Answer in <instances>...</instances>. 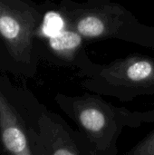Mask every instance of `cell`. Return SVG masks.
I'll return each instance as SVG.
<instances>
[{"label":"cell","instance_id":"30bf717a","mask_svg":"<svg viewBox=\"0 0 154 155\" xmlns=\"http://www.w3.org/2000/svg\"><path fill=\"white\" fill-rule=\"evenodd\" d=\"M81 136V135H80ZM81 139H82V147H83V155H96L94 154V153H93L91 151H90V149L88 148V146H87V144H86V143L84 142V140L82 138V136H81Z\"/></svg>","mask_w":154,"mask_h":155},{"label":"cell","instance_id":"3957f363","mask_svg":"<svg viewBox=\"0 0 154 155\" xmlns=\"http://www.w3.org/2000/svg\"><path fill=\"white\" fill-rule=\"evenodd\" d=\"M81 85L96 95L129 103L141 96H154V57L132 54L109 64H94L90 58L78 69Z\"/></svg>","mask_w":154,"mask_h":155},{"label":"cell","instance_id":"7a4b0ae2","mask_svg":"<svg viewBox=\"0 0 154 155\" xmlns=\"http://www.w3.org/2000/svg\"><path fill=\"white\" fill-rule=\"evenodd\" d=\"M58 11L66 27L84 41L120 40L154 50V26L141 22L123 5L109 0H64Z\"/></svg>","mask_w":154,"mask_h":155},{"label":"cell","instance_id":"5b68a950","mask_svg":"<svg viewBox=\"0 0 154 155\" xmlns=\"http://www.w3.org/2000/svg\"><path fill=\"white\" fill-rule=\"evenodd\" d=\"M0 138L9 155H46L38 132L25 124L1 91Z\"/></svg>","mask_w":154,"mask_h":155},{"label":"cell","instance_id":"9c48e42d","mask_svg":"<svg viewBox=\"0 0 154 155\" xmlns=\"http://www.w3.org/2000/svg\"><path fill=\"white\" fill-rule=\"evenodd\" d=\"M125 155H154V129L131 148Z\"/></svg>","mask_w":154,"mask_h":155},{"label":"cell","instance_id":"ba28073f","mask_svg":"<svg viewBox=\"0 0 154 155\" xmlns=\"http://www.w3.org/2000/svg\"><path fill=\"white\" fill-rule=\"evenodd\" d=\"M65 28L66 24L62 14L59 11H49L42 18L36 36L48 39L58 35Z\"/></svg>","mask_w":154,"mask_h":155},{"label":"cell","instance_id":"6da1fadb","mask_svg":"<svg viewBox=\"0 0 154 155\" xmlns=\"http://www.w3.org/2000/svg\"><path fill=\"white\" fill-rule=\"evenodd\" d=\"M54 101L96 155H119L118 141L126 128L154 124V108L132 111L115 106L96 94H57Z\"/></svg>","mask_w":154,"mask_h":155},{"label":"cell","instance_id":"8992f818","mask_svg":"<svg viewBox=\"0 0 154 155\" xmlns=\"http://www.w3.org/2000/svg\"><path fill=\"white\" fill-rule=\"evenodd\" d=\"M37 132L46 155H83L80 134L58 115L42 113L37 118Z\"/></svg>","mask_w":154,"mask_h":155},{"label":"cell","instance_id":"52a82bcc","mask_svg":"<svg viewBox=\"0 0 154 155\" xmlns=\"http://www.w3.org/2000/svg\"><path fill=\"white\" fill-rule=\"evenodd\" d=\"M84 42L77 32L66 27L58 35L48 38L47 45L55 57L78 69L90 58L85 53Z\"/></svg>","mask_w":154,"mask_h":155},{"label":"cell","instance_id":"277c9868","mask_svg":"<svg viewBox=\"0 0 154 155\" xmlns=\"http://www.w3.org/2000/svg\"><path fill=\"white\" fill-rule=\"evenodd\" d=\"M41 21L40 13L32 5L20 0H0V38L17 62H31Z\"/></svg>","mask_w":154,"mask_h":155}]
</instances>
